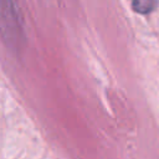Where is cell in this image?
Returning a JSON list of instances; mask_svg holds the SVG:
<instances>
[{
  "mask_svg": "<svg viewBox=\"0 0 159 159\" xmlns=\"http://www.w3.org/2000/svg\"><path fill=\"white\" fill-rule=\"evenodd\" d=\"M16 9H14V4L9 1H0V31L4 37H14L17 27L16 19Z\"/></svg>",
  "mask_w": 159,
  "mask_h": 159,
  "instance_id": "1",
  "label": "cell"
},
{
  "mask_svg": "<svg viewBox=\"0 0 159 159\" xmlns=\"http://www.w3.org/2000/svg\"><path fill=\"white\" fill-rule=\"evenodd\" d=\"M157 5H158V2L154 0H137V1L132 2V7L137 12H140V14L150 12Z\"/></svg>",
  "mask_w": 159,
  "mask_h": 159,
  "instance_id": "2",
  "label": "cell"
}]
</instances>
